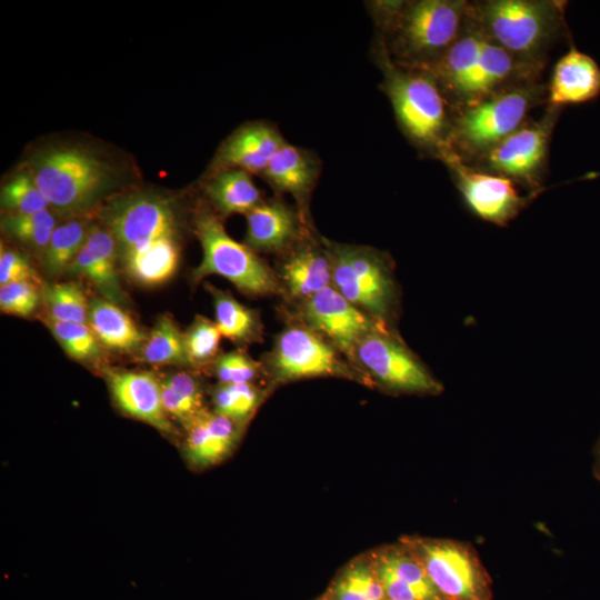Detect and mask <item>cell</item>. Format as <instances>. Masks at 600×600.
I'll return each instance as SVG.
<instances>
[{"label":"cell","instance_id":"cell-22","mask_svg":"<svg viewBox=\"0 0 600 600\" xmlns=\"http://www.w3.org/2000/svg\"><path fill=\"white\" fill-rule=\"evenodd\" d=\"M428 71L436 79L444 98L460 104L462 96L478 64L484 37L473 23Z\"/></svg>","mask_w":600,"mask_h":600},{"label":"cell","instance_id":"cell-10","mask_svg":"<svg viewBox=\"0 0 600 600\" xmlns=\"http://www.w3.org/2000/svg\"><path fill=\"white\" fill-rule=\"evenodd\" d=\"M354 366L370 382L397 393L437 394L440 382L390 328L366 336L357 346Z\"/></svg>","mask_w":600,"mask_h":600},{"label":"cell","instance_id":"cell-4","mask_svg":"<svg viewBox=\"0 0 600 600\" xmlns=\"http://www.w3.org/2000/svg\"><path fill=\"white\" fill-rule=\"evenodd\" d=\"M483 37L516 58L540 67V58L562 24L559 2L491 0L471 7Z\"/></svg>","mask_w":600,"mask_h":600},{"label":"cell","instance_id":"cell-24","mask_svg":"<svg viewBox=\"0 0 600 600\" xmlns=\"http://www.w3.org/2000/svg\"><path fill=\"white\" fill-rule=\"evenodd\" d=\"M88 324L101 346L111 351H140L147 338L121 306L101 297L89 299Z\"/></svg>","mask_w":600,"mask_h":600},{"label":"cell","instance_id":"cell-16","mask_svg":"<svg viewBox=\"0 0 600 600\" xmlns=\"http://www.w3.org/2000/svg\"><path fill=\"white\" fill-rule=\"evenodd\" d=\"M286 142L274 124L266 121L247 122L236 129L218 148L211 162L210 174L224 169L261 174Z\"/></svg>","mask_w":600,"mask_h":600},{"label":"cell","instance_id":"cell-35","mask_svg":"<svg viewBox=\"0 0 600 600\" xmlns=\"http://www.w3.org/2000/svg\"><path fill=\"white\" fill-rule=\"evenodd\" d=\"M262 392L253 383H219L212 391L213 411L242 426L260 404Z\"/></svg>","mask_w":600,"mask_h":600},{"label":"cell","instance_id":"cell-41","mask_svg":"<svg viewBox=\"0 0 600 600\" xmlns=\"http://www.w3.org/2000/svg\"><path fill=\"white\" fill-rule=\"evenodd\" d=\"M597 472L600 477V441L597 448Z\"/></svg>","mask_w":600,"mask_h":600},{"label":"cell","instance_id":"cell-6","mask_svg":"<svg viewBox=\"0 0 600 600\" xmlns=\"http://www.w3.org/2000/svg\"><path fill=\"white\" fill-rule=\"evenodd\" d=\"M542 94L541 87L526 82L463 108L452 120L451 151L459 158L482 156L524 124Z\"/></svg>","mask_w":600,"mask_h":600},{"label":"cell","instance_id":"cell-15","mask_svg":"<svg viewBox=\"0 0 600 600\" xmlns=\"http://www.w3.org/2000/svg\"><path fill=\"white\" fill-rule=\"evenodd\" d=\"M111 397L129 417L152 426L164 434H174L161 398V382L151 372L103 368Z\"/></svg>","mask_w":600,"mask_h":600},{"label":"cell","instance_id":"cell-12","mask_svg":"<svg viewBox=\"0 0 600 600\" xmlns=\"http://www.w3.org/2000/svg\"><path fill=\"white\" fill-rule=\"evenodd\" d=\"M301 316L304 326L324 338L353 366L359 342L373 331L389 328L348 301L333 286L303 300Z\"/></svg>","mask_w":600,"mask_h":600},{"label":"cell","instance_id":"cell-30","mask_svg":"<svg viewBox=\"0 0 600 600\" xmlns=\"http://www.w3.org/2000/svg\"><path fill=\"white\" fill-rule=\"evenodd\" d=\"M144 362L153 366H191L187 356L183 332L174 320L160 316L140 350Z\"/></svg>","mask_w":600,"mask_h":600},{"label":"cell","instance_id":"cell-37","mask_svg":"<svg viewBox=\"0 0 600 600\" xmlns=\"http://www.w3.org/2000/svg\"><path fill=\"white\" fill-rule=\"evenodd\" d=\"M184 346L191 366H203L218 357L221 333L216 322L197 316L183 332Z\"/></svg>","mask_w":600,"mask_h":600},{"label":"cell","instance_id":"cell-27","mask_svg":"<svg viewBox=\"0 0 600 600\" xmlns=\"http://www.w3.org/2000/svg\"><path fill=\"white\" fill-rule=\"evenodd\" d=\"M213 299L216 324L222 337L236 343L259 341L262 324L257 311L241 304L229 292L206 284Z\"/></svg>","mask_w":600,"mask_h":600},{"label":"cell","instance_id":"cell-2","mask_svg":"<svg viewBox=\"0 0 600 600\" xmlns=\"http://www.w3.org/2000/svg\"><path fill=\"white\" fill-rule=\"evenodd\" d=\"M373 57L383 74L381 89L391 102L400 129L416 147L441 159L451 151L452 120L436 79L428 71L397 64L379 37Z\"/></svg>","mask_w":600,"mask_h":600},{"label":"cell","instance_id":"cell-9","mask_svg":"<svg viewBox=\"0 0 600 600\" xmlns=\"http://www.w3.org/2000/svg\"><path fill=\"white\" fill-rule=\"evenodd\" d=\"M266 366L279 382L314 377L370 381L337 348L307 326H291L279 333Z\"/></svg>","mask_w":600,"mask_h":600},{"label":"cell","instance_id":"cell-14","mask_svg":"<svg viewBox=\"0 0 600 600\" xmlns=\"http://www.w3.org/2000/svg\"><path fill=\"white\" fill-rule=\"evenodd\" d=\"M407 546L447 600H484L483 580L468 550L451 541L429 539H412Z\"/></svg>","mask_w":600,"mask_h":600},{"label":"cell","instance_id":"cell-28","mask_svg":"<svg viewBox=\"0 0 600 600\" xmlns=\"http://www.w3.org/2000/svg\"><path fill=\"white\" fill-rule=\"evenodd\" d=\"M91 224L87 214L69 217L58 223L41 258L49 277L57 278L67 273L82 249Z\"/></svg>","mask_w":600,"mask_h":600},{"label":"cell","instance_id":"cell-21","mask_svg":"<svg viewBox=\"0 0 600 600\" xmlns=\"http://www.w3.org/2000/svg\"><path fill=\"white\" fill-rule=\"evenodd\" d=\"M320 167L316 154L286 142L273 156L261 177L278 192L291 194L303 208L316 186Z\"/></svg>","mask_w":600,"mask_h":600},{"label":"cell","instance_id":"cell-17","mask_svg":"<svg viewBox=\"0 0 600 600\" xmlns=\"http://www.w3.org/2000/svg\"><path fill=\"white\" fill-rule=\"evenodd\" d=\"M118 263L113 236L104 224L92 222L86 242L67 273L88 279L101 298L122 307L128 303V298L120 284Z\"/></svg>","mask_w":600,"mask_h":600},{"label":"cell","instance_id":"cell-25","mask_svg":"<svg viewBox=\"0 0 600 600\" xmlns=\"http://www.w3.org/2000/svg\"><path fill=\"white\" fill-rule=\"evenodd\" d=\"M179 260V237H167L120 260L119 266L131 281L144 287H154L172 278Z\"/></svg>","mask_w":600,"mask_h":600},{"label":"cell","instance_id":"cell-8","mask_svg":"<svg viewBox=\"0 0 600 600\" xmlns=\"http://www.w3.org/2000/svg\"><path fill=\"white\" fill-rule=\"evenodd\" d=\"M113 236L119 261L167 237H179V217L171 200L134 192L111 200L100 213Z\"/></svg>","mask_w":600,"mask_h":600},{"label":"cell","instance_id":"cell-5","mask_svg":"<svg viewBox=\"0 0 600 600\" xmlns=\"http://www.w3.org/2000/svg\"><path fill=\"white\" fill-rule=\"evenodd\" d=\"M332 271V286L374 320L389 326L398 308L391 263L379 250L322 239Z\"/></svg>","mask_w":600,"mask_h":600},{"label":"cell","instance_id":"cell-11","mask_svg":"<svg viewBox=\"0 0 600 600\" xmlns=\"http://www.w3.org/2000/svg\"><path fill=\"white\" fill-rule=\"evenodd\" d=\"M558 114L559 108L550 107L539 121L522 124L480 156V167L512 181L537 188L546 164L549 141Z\"/></svg>","mask_w":600,"mask_h":600},{"label":"cell","instance_id":"cell-38","mask_svg":"<svg viewBox=\"0 0 600 600\" xmlns=\"http://www.w3.org/2000/svg\"><path fill=\"white\" fill-rule=\"evenodd\" d=\"M212 367L220 383L231 384L253 383L262 370L260 363L239 350L218 354Z\"/></svg>","mask_w":600,"mask_h":600},{"label":"cell","instance_id":"cell-39","mask_svg":"<svg viewBox=\"0 0 600 600\" xmlns=\"http://www.w3.org/2000/svg\"><path fill=\"white\" fill-rule=\"evenodd\" d=\"M42 302L40 284L18 281L0 287V309L17 317L31 316Z\"/></svg>","mask_w":600,"mask_h":600},{"label":"cell","instance_id":"cell-7","mask_svg":"<svg viewBox=\"0 0 600 600\" xmlns=\"http://www.w3.org/2000/svg\"><path fill=\"white\" fill-rule=\"evenodd\" d=\"M194 231L203 257L192 271L193 282L217 274L251 296L273 294L281 290L279 279L271 269L244 243L233 240L213 211L207 208L198 210Z\"/></svg>","mask_w":600,"mask_h":600},{"label":"cell","instance_id":"cell-1","mask_svg":"<svg viewBox=\"0 0 600 600\" xmlns=\"http://www.w3.org/2000/svg\"><path fill=\"white\" fill-rule=\"evenodd\" d=\"M370 8L391 59L422 71L436 64L471 19L470 4L460 0L374 1Z\"/></svg>","mask_w":600,"mask_h":600},{"label":"cell","instance_id":"cell-33","mask_svg":"<svg viewBox=\"0 0 600 600\" xmlns=\"http://www.w3.org/2000/svg\"><path fill=\"white\" fill-rule=\"evenodd\" d=\"M44 323L72 359L83 363H97L103 357L104 348L88 323L60 322L48 318Z\"/></svg>","mask_w":600,"mask_h":600},{"label":"cell","instance_id":"cell-32","mask_svg":"<svg viewBox=\"0 0 600 600\" xmlns=\"http://www.w3.org/2000/svg\"><path fill=\"white\" fill-rule=\"evenodd\" d=\"M403 580L420 600H447L429 578L422 563L407 549H389L374 557Z\"/></svg>","mask_w":600,"mask_h":600},{"label":"cell","instance_id":"cell-36","mask_svg":"<svg viewBox=\"0 0 600 600\" xmlns=\"http://www.w3.org/2000/svg\"><path fill=\"white\" fill-rule=\"evenodd\" d=\"M4 214L32 213L51 208L29 170H21L6 181L0 192Z\"/></svg>","mask_w":600,"mask_h":600},{"label":"cell","instance_id":"cell-29","mask_svg":"<svg viewBox=\"0 0 600 600\" xmlns=\"http://www.w3.org/2000/svg\"><path fill=\"white\" fill-rule=\"evenodd\" d=\"M60 217L51 208L32 213L2 214L1 230L41 260L54 228L61 221Z\"/></svg>","mask_w":600,"mask_h":600},{"label":"cell","instance_id":"cell-20","mask_svg":"<svg viewBox=\"0 0 600 600\" xmlns=\"http://www.w3.org/2000/svg\"><path fill=\"white\" fill-rule=\"evenodd\" d=\"M599 94V64L589 54L571 48L553 68L548 92L550 107L584 103Z\"/></svg>","mask_w":600,"mask_h":600},{"label":"cell","instance_id":"cell-13","mask_svg":"<svg viewBox=\"0 0 600 600\" xmlns=\"http://www.w3.org/2000/svg\"><path fill=\"white\" fill-rule=\"evenodd\" d=\"M441 160L450 168L469 209L484 221L507 226L531 200L518 192L511 179L469 167L452 151Z\"/></svg>","mask_w":600,"mask_h":600},{"label":"cell","instance_id":"cell-3","mask_svg":"<svg viewBox=\"0 0 600 600\" xmlns=\"http://www.w3.org/2000/svg\"><path fill=\"white\" fill-rule=\"evenodd\" d=\"M28 170L51 209L67 218L87 214L114 182L108 162L76 146L39 151L31 158Z\"/></svg>","mask_w":600,"mask_h":600},{"label":"cell","instance_id":"cell-34","mask_svg":"<svg viewBox=\"0 0 600 600\" xmlns=\"http://www.w3.org/2000/svg\"><path fill=\"white\" fill-rule=\"evenodd\" d=\"M334 600H386L382 584L372 562L354 560L337 579L332 592Z\"/></svg>","mask_w":600,"mask_h":600},{"label":"cell","instance_id":"cell-23","mask_svg":"<svg viewBox=\"0 0 600 600\" xmlns=\"http://www.w3.org/2000/svg\"><path fill=\"white\" fill-rule=\"evenodd\" d=\"M288 251L280 278L290 296L303 301L332 286L331 263L323 244L301 240Z\"/></svg>","mask_w":600,"mask_h":600},{"label":"cell","instance_id":"cell-26","mask_svg":"<svg viewBox=\"0 0 600 600\" xmlns=\"http://www.w3.org/2000/svg\"><path fill=\"white\" fill-rule=\"evenodd\" d=\"M204 193L224 217L247 214L263 201L251 174L240 169H224L210 174L204 183Z\"/></svg>","mask_w":600,"mask_h":600},{"label":"cell","instance_id":"cell-31","mask_svg":"<svg viewBox=\"0 0 600 600\" xmlns=\"http://www.w3.org/2000/svg\"><path fill=\"white\" fill-rule=\"evenodd\" d=\"M46 318L60 322L88 323L89 300L76 282L44 283L41 286Z\"/></svg>","mask_w":600,"mask_h":600},{"label":"cell","instance_id":"cell-19","mask_svg":"<svg viewBox=\"0 0 600 600\" xmlns=\"http://www.w3.org/2000/svg\"><path fill=\"white\" fill-rule=\"evenodd\" d=\"M240 427L229 418L204 410L184 427L183 451L187 460L196 468L220 462L233 450Z\"/></svg>","mask_w":600,"mask_h":600},{"label":"cell","instance_id":"cell-40","mask_svg":"<svg viewBox=\"0 0 600 600\" xmlns=\"http://www.w3.org/2000/svg\"><path fill=\"white\" fill-rule=\"evenodd\" d=\"M18 281H32L41 284L37 271L23 253L6 249L1 246L0 252V284Z\"/></svg>","mask_w":600,"mask_h":600},{"label":"cell","instance_id":"cell-18","mask_svg":"<svg viewBox=\"0 0 600 600\" xmlns=\"http://www.w3.org/2000/svg\"><path fill=\"white\" fill-rule=\"evenodd\" d=\"M246 217L244 244L254 252L288 251L302 240V218L280 200H263Z\"/></svg>","mask_w":600,"mask_h":600}]
</instances>
